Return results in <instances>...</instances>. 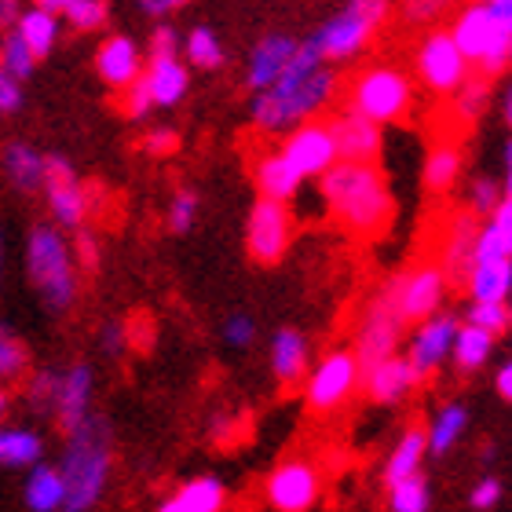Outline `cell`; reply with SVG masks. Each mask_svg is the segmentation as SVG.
Masks as SVG:
<instances>
[{
  "label": "cell",
  "instance_id": "6da1fadb",
  "mask_svg": "<svg viewBox=\"0 0 512 512\" xmlns=\"http://www.w3.org/2000/svg\"><path fill=\"white\" fill-rule=\"evenodd\" d=\"M330 216L355 238H374L392 224L395 202L377 161H337L319 176Z\"/></svg>",
  "mask_w": 512,
  "mask_h": 512
},
{
  "label": "cell",
  "instance_id": "7a4b0ae2",
  "mask_svg": "<svg viewBox=\"0 0 512 512\" xmlns=\"http://www.w3.org/2000/svg\"><path fill=\"white\" fill-rule=\"evenodd\" d=\"M114 443H110V425L103 417L88 414L74 432H66L63 450V512H88L96 509L110 483V465H114Z\"/></svg>",
  "mask_w": 512,
  "mask_h": 512
},
{
  "label": "cell",
  "instance_id": "3957f363",
  "mask_svg": "<svg viewBox=\"0 0 512 512\" xmlns=\"http://www.w3.org/2000/svg\"><path fill=\"white\" fill-rule=\"evenodd\" d=\"M450 41L458 44V52L465 55V63L476 66V74L494 81L509 70L512 59V22L494 19V11L487 4H465L458 8L454 22H450Z\"/></svg>",
  "mask_w": 512,
  "mask_h": 512
},
{
  "label": "cell",
  "instance_id": "277c9868",
  "mask_svg": "<svg viewBox=\"0 0 512 512\" xmlns=\"http://www.w3.org/2000/svg\"><path fill=\"white\" fill-rule=\"evenodd\" d=\"M26 275L52 311H66L77 300V267L70 242L59 227H33L26 238Z\"/></svg>",
  "mask_w": 512,
  "mask_h": 512
},
{
  "label": "cell",
  "instance_id": "5b68a950",
  "mask_svg": "<svg viewBox=\"0 0 512 512\" xmlns=\"http://www.w3.org/2000/svg\"><path fill=\"white\" fill-rule=\"evenodd\" d=\"M337 92V74L333 70H315L308 81L293 88H264L253 99V121L267 132H289L319 114Z\"/></svg>",
  "mask_w": 512,
  "mask_h": 512
},
{
  "label": "cell",
  "instance_id": "8992f818",
  "mask_svg": "<svg viewBox=\"0 0 512 512\" xmlns=\"http://www.w3.org/2000/svg\"><path fill=\"white\" fill-rule=\"evenodd\" d=\"M403 311H399V275L384 278V286L374 293V300L366 304L363 319H359V330H355V366H359V377L366 370H374L377 363L392 359L399 341H403Z\"/></svg>",
  "mask_w": 512,
  "mask_h": 512
},
{
  "label": "cell",
  "instance_id": "52a82bcc",
  "mask_svg": "<svg viewBox=\"0 0 512 512\" xmlns=\"http://www.w3.org/2000/svg\"><path fill=\"white\" fill-rule=\"evenodd\" d=\"M414 103V85L399 66H366L352 77L348 85V107L359 118L374 121V125H392L410 114Z\"/></svg>",
  "mask_w": 512,
  "mask_h": 512
},
{
  "label": "cell",
  "instance_id": "ba28073f",
  "mask_svg": "<svg viewBox=\"0 0 512 512\" xmlns=\"http://www.w3.org/2000/svg\"><path fill=\"white\" fill-rule=\"evenodd\" d=\"M392 8H395V0H352L341 15H333L330 22H322L311 41H315L322 59H333V63L355 59V55L370 44V37L388 22Z\"/></svg>",
  "mask_w": 512,
  "mask_h": 512
},
{
  "label": "cell",
  "instance_id": "9c48e42d",
  "mask_svg": "<svg viewBox=\"0 0 512 512\" xmlns=\"http://www.w3.org/2000/svg\"><path fill=\"white\" fill-rule=\"evenodd\" d=\"M41 187H44V194H48L55 224L63 227V231L85 227L88 209H92V187H85V183L77 180V172L70 161L59 158V154H44Z\"/></svg>",
  "mask_w": 512,
  "mask_h": 512
},
{
  "label": "cell",
  "instance_id": "30bf717a",
  "mask_svg": "<svg viewBox=\"0 0 512 512\" xmlns=\"http://www.w3.org/2000/svg\"><path fill=\"white\" fill-rule=\"evenodd\" d=\"M417 77L428 92L436 96H454L465 77H469V63L458 52V44L450 41L447 30L425 33V41L417 44Z\"/></svg>",
  "mask_w": 512,
  "mask_h": 512
},
{
  "label": "cell",
  "instance_id": "8fae6325",
  "mask_svg": "<svg viewBox=\"0 0 512 512\" xmlns=\"http://www.w3.org/2000/svg\"><path fill=\"white\" fill-rule=\"evenodd\" d=\"M289 242H293V213H289V205L260 198L246 224V246L253 253V260L256 264H278L286 256Z\"/></svg>",
  "mask_w": 512,
  "mask_h": 512
},
{
  "label": "cell",
  "instance_id": "7c38bea8",
  "mask_svg": "<svg viewBox=\"0 0 512 512\" xmlns=\"http://www.w3.org/2000/svg\"><path fill=\"white\" fill-rule=\"evenodd\" d=\"M322 476L319 469L304 458L282 461L271 476H267V502L275 512H308L319 502Z\"/></svg>",
  "mask_w": 512,
  "mask_h": 512
},
{
  "label": "cell",
  "instance_id": "4fadbf2b",
  "mask_svg": "<svg viewBox=\"0 0 512 512\" xmlns=\"http://www.w3.org/2000/svg\"><path fill=\"white\" fill-rule=\"evenodd\" d=\"M355 384H359V366H355V355L348 348L322 355L308 377V406L319 414L337 410L355 392Z\"/></svg>",
  "mask_w": 512,
  "mask_h": 512
},
{
  "label": "cell",
  "instance_id": "5bb4252c",
  "mask_svg": "<svg viewBox=\"0 0 512 512\" xmlns=\"http://www.w3.org/2000/svg\"><path fill=\"white\" fill-rule=\"evenodd\" d=\"M278 154H282V158H286L289 165L304 176V180H311V176L319 180L322 172L337 165V150H333V139H330L326 121H304V125L289 128L286 143H282Z\"/></svg>",
  "mask_w": 512,
  "mask_h": 512
},
{
  "label": "cell",
  "instance_id": "9a60e30c",
  "mask_svg": "<svg viewBox=\"0 0 512 512\" xmlns=\"http://www.w3.org/2000/svg\"><path fill=\"white\" fill-rule=\"evenodd\" d=\"M458 315L450 311H436L432 319H425L417 326L414 341H410V352L403 355L406 363L414 366L417 381L432 377L443 366V359L450 355V344H454V333H458Z\"/></svg>",
  "mask_w": 512,
  "mask_h": 512
},
{
  "label": "cell",
  "instance_id": "2e32d148",
  "mask_svg": "<svg viewBox=\"0 0 512 512\" xmlns=\"http://www.w3.org/2000/svg\"><path fill=\"white\" fill-rule=\"evenodd\" d=\"M443 293H447V278H443L439 264L399 271V311H403V322L432 319L439 304H443Z\"/></svg>",
  "mask_w": 512,
  "mask_h": 512
},
{
  "label": "cell",
  "instance_id": "e0dca14e",
  "mask_svg": "<svg viewBox=\"0 0 512 512\" xmlns=\"http://www.w3.org/2000/svg\"><path fill=\"white\" fill-rule=\"evenodd\" d=\"M326 128H330L337 161H377V154H381V143H384L381 125L359 118L352 110H337L326 121Z\"/></svg>",
  "mask_w": 512,
  "mask_h": 512
},
{
  "label": "cell",
  "instance_id": "ac0fdd59",
  "mask_svg": "<svg viewBox=\"0 0 512 512\" xmlns=\"http://www.w3.org/2000/svg\"><path fill=\"white\" fill-rule=\"evenodd\" d=\"M476 231H480V224L469 209L450 216L447 231H443V246H439V271L447 282L465 286V275L472 267V249H476Z\"/></svg>",
  "mask_w": 512,
  "mask_h": 512
},
{
  "label": "cell",
  "instance_id": "d6986e66",
  "mask_svg": "<svg viewBox=\"0 0 512 512\" xmlns=\"http://www.w3.org/2000/svg\"><path fill=\"white\" fill-rule=\"evenodd\" d=\"M88 406H92V370L85 363H77L66 374H59V392H55L52 414L63 432H74L88 417Z\"/></svg>",
  "mask_w": 512,
  "mask_h": 512
},
{
  "label": "cell",
  "instance_id": "ffe728a7",
  "mask_svg": "<svg viewBox=\"0 0 512 512\" xmlns=\"http://www.w3.org/2000/svg\"><path fill=\"white\" fill-rule=\"evenodd\" d=\"M297 52V41L293 37H286V33H267V37H260L256 41V48L249 52V70H246V81L249 88H256V92H264V88H271L282 77V70H286L289 55Z\"/></svg>",
  "mask_w": 512,
  "mask_h": 512
},
{
  "label": "cell",
  "instance_id": "44dd1931",
  "mask_svg": "<svg viewBox=\"0 0 512 512\" xmlns=\"http://www.w3.org/2000/svg\"><path fill=\"white\" fill-rule=\"evenodd\" d=\"M96 70L110 88H128L139 74H143V52L136 48L132 37L114 33V37H107V41L99 44Z\"/></svg>",
  "mask_w": 512,
  "mask_h": 512
},
{
  "label": "cell",
  "instance_id": "7402d4cb",
  "mask_svg": "<svg viewBox=\"0 0 512 512\" xmlns=\"http://www.w3.org/2000/svg\"><path fill=\"white\" fill-rule=\"evenodd\" d=\"M359 381L366 384V392H370V399H374V403L392 406V403H399V399H406V395L414 392L417 374H414V366L406 363L403 355H392V359L377 363L374 370H366Z\"/></svg>",
  "mask_w": 512,
  "mask_h": 512
},
{
  "label": "cell",
  "instance_id": "603a6c76",
  "mask_svg": "<svg viewBox=\"0 0 512 512\" xmlns=\"http://www.w3.org/2000/svg\"><path fill=\"white\" fill-rule=\"evenodd\" d=\"M253 180H256V191H260V198H267V202H293L300 194V187H304V176H300L293 165H289L282 154H264V158H256L253 165Z\"/></svg>",
  "mask_w": 512,
  "mask_h": 512
},
{
  "label": "cell",
  "instance_id": "cb8c5ba5",
  "mask_svg": "<svg viewBox=\"0 0 512 512\" xmlns=\"http://www.w3.org/2000/svg\"><path fill=\"white\" fill-rule=\"evenodd\" d=\"M227 502V487L216 476H194L172 491L158 512H220Z\"/></svg>",
  "mask_w": 512,
  "mask_h": 512
},
{
  "label": "cell",
  "instance_id": "d4e9b609",
  "mask_svg": "<svg viewBox=\"0 0 512 512\" xmlns=\"http://www.w3.org/2000/svg\"><path fill=\"white\" fill-rule=\"evenodd\" d=\"M271 370L282 384H297L308 377V341L297 330H278L271 337Z\"/></svg>",
  "mask_w": 512,
  "mask_h": 512
},
{
  "label": "cell",
  "instance_id": "484cf974",
  "mask_svg": "<svg viewBox=\"0 0 512 512\" xmlns=\"http://www.w3.org/2000/svg\"><path fill=\"white\" fill-rule=\"evenodd\" d=\"M143 77H147L154 107H176V103L187 96V85H191L187 66H183L180 59H150V70Z\"/></svg>",
  "mask_w": 512,
  "mask_h": 512
},
{
  "label": "cell",
  "instance_id": "4316f807",
  "mask_svg": "<svg viewBox=\"0 0 512 512\" xmlns=\"http://www.w3.org/2000/svg\"><path fill=\"white\" fill-rule=\"evenodd\" d=\"M465 289L480 304H505L512 293V260L509 264H472L465 275Z\"/></svg>",
  "mask_w": 512,
  "mask_h": 512
},
{
  "label": "cell",
  "instance_id": "83f0119b",
  "mask_svg": "<svg viewBox=\"0 0 512 512\" xmlns=\"http://www.w3.org/2000/svg\"><path fill=\"white\" fill-rule=\"evenodd\" d=\"M15 33L22 37V44L30 48L33 59H44V55L52 52L55 41H59V15L44 8H22L19 22H15Z\"/></svg>",
  "mask_w": 512,
  "mask_h": 512
},
{
  "label": "cell",
  "instance_id": "f1b7e54d",
  "mask_svg": "<svg viewBox=\"0 0 512 512\" xmlns=\"http://www.w3.org/2000/svg\"><path fill=\"white\" fill-rule=\"evenodd\" d=\"M428 447H425V432L421 428H406L403 436H399V443H395V450L388 454V461H384V483L392 487V483L406 480V476H414V472H421V461H425Z\"/></svg>",
  "mask_w": 512,
  "mask_h": 512
},
{
  "label": "cell",
  "instance_id": "f546056e",
  "mask_svg": "<svg viewBox=\"0 0 512 512\" xmlns=\"http://www.w3.org/2000/svg\"><path fill=\"white\" fill-rule=\"evenodd\" d=\"M44 443L30 428H0V469H33L41 465Z\"/></svg>",
  "mask_w": 512,
  "mask_h": 512
},
{
  "label": "cell",
  "instance_id": "4dcf8cb0",
  "mask_svg": "<svg viewBox=\"0 0 512 512\" xmlns=\"http://www.w3.org/2000/svg\"><path fill=\"white\" fill-rule=\"evenodd\" d=\"M461 165H465V154H461L458 143H450V139L447 143H436L425 158V187L432 194L450 191L461 176Z\"/></svg>",
  "mask_w": 512,
  "mask_h": 512
},
{
  "label": "cell",
  "instance_id": "1f68e13d",
  "mask_svg": "<svg viewBox=\"0 0 512 512\" xmlns=\"http://www.w3.org/2000/svg\"><path fill=\"white\" fill-rule=\"evenodd\" d=\"M494 344H498V337H491L487 330H476V326L465 322V326H458V333H454L450 355H454L458 370L472 374V370H480V366L494 355Z\"/></svg>",
  "mask_w": 512,
  "mask_h": 512
},
{
  "label": "cell",
  "instance_id": "d6a6232c",
  "mask_svg": "<svg viewBox=\"0 0 512 512\" xmlns=\"http://www.w3.org/2000/svg\"><path fill=\"white\" fill-rule=\"evenodd\" d=\"M4 172H8V180L19 187V191H33V187H41V176H44V154L41 150H33L30 143H8L4 150Z\"/></svg>",
  "mask_w": 512,
  "mask_h": 512
},
{
  "label": "cell",
  "instance_id": "836d02e7",
  "mask_svg": "<svg viewBox=\"0 0 512 512\" xmlns=\"http://www.w3.org/2000/svg\"><path fill=\"white\" fill-rule=\"evenodd\" d=\"M63 476L52 465H33L30 480H26V505L33 512H59L63 509Z\"/></svg>",
  "mask_w": 512,
  "mask_h": 512
},
{
  "label": "cell",
  "instance_id": "e575fe53",
  "mask_svg": "<svg viewBox=\"0 0 512 512\" xmlns=\"http://www.w3.org/2000/svg\"><path fill=\"white\" fill-rule=\"evenodd\" d=\"M465 425H469V410L461 403H450L443 406L436 414V421H432V428L425 432V447L428 454H436V458H443L454 443L461 439V432H465Z\"/></svg>",
  "mask_w": 512,
  "mask_h": 512
},
{
  "label": "cell",
  "instance_id": "d590c367",
  "mask_svg": "<svg viewBox=\"0 0 512 512\" xmlns=\"http://www.w3.org/2000/svg\"><path fill=\"white\" fill-rule=\"evenodd\" d=\"M388 505H392V512H428L432 509V487L421 472H414V476L388 487Z\"/></svg>",
  "mask_w": 512,
  "mask_h": 512
},
{
  "label": "cell",
  "instance_id": "8d00e7d4",
  "mask_svg": "<svg viewBox=\"0 0 512 512\" xmlns=\"http://www.w3.org/2000/svg\"><path fill=\"white\" fill-rule=\"evenodd\" d=\"M487 103H491V81L480 74L465 77V85L454 92V114H458L461 125H476Z\"/></svg>",
  "mask_w": 512,
  "mask_h": 512
},
{
  "label": "cell",
  "instance_id": "74e56055",
  "mask_svg": "<svg viewBox=\"0 0 512 512\" xmlns=\"http://www.w3.org/2000/svg\"><path fill=\"white\" fill-rule=\"evenodd\" d=\"M41 8L52 11V15L63 11L77 30H99L107 22V0H44Z\"/></svg>",
  "mask_w": 512,
  "mask_h": 512
},
{
  "label": "cell",
  "instance_id": "f35d334b",
  "mask_svg": "<svg viewBox=\"0 0 512 512\" xmlns=\"http://www.w3.org/2000/svg\"><path fill=\"white\" fill-rule=\"evenodd\" d=\"M512 260V231L494 227L491 220L476 231V249H472V264H509Z\"/></svg>",
  "mask_w": 512,
  "mask_h": 512
},
{
  "label": "cell",
  "instance_id": "ab89813d",
  "mask_svg": "<svg viewBox=\"0 0 512 512\" xmlns=\"http://www.w3.org/2000/svg\"><path fill=\"white\" fill-rule=\"evenodd\" d=\"M183 52H187V63L198 66V70H216L224 63V48H220V37H216L209 26H194L183 41Z\"/></svg>",
  "mask_w": 512,
  "mask_h": 512
},
{
  "label": "cell",
  "instance_id": "60d3db41",
  "mask_svg": "<svg viewBox=\"0 0 512 512\" xmlns=\"http://www.w3.org/2000/svg\"><path fill=\"white\" fill-rule=\"evenodd\" d=\"M33 66H37V59L30 55V48L22 44V37L15 30H8L4 37H0V70L4 74H11L15 81H26V77H33Z\"/></svg>",
  "mask_w": 512,
  "mask_h": 512
},
{
  "label": "cell",
  "instance_id": "b9f144b4",
  "mask_svg": "<svg viewBox=\"0 0 512 512\" xmlns=\"http://www.w3.org/2000/svg\"><path fill=\"white\" fill-rule=\"evenodd\" d=\"M30 370V352H26V344L8 330V326H0V381H19L22 374Z\"/></svg>",
  "mask_w": 512,
  "mask_h": 512
},
{
  "label": "cell",
  "instance_id": "7bdbcfd3",
  "mask_svg": "<svg viewBox=\"0 0 512 512\" xmlns=\"http://www.w3.org/2000/svg\"><path fill=\"white\" fill-rule=\"evenodd\" d=\"M465 319H469V326H476V330H487L491 337H502V333H509L512 311H509V304H480V300H472Z\"/></svg>",
  "mask_w": 512,
  "mask_h": 512
},
{
  "label": "cell",
  "instance_id": "ee69618b",
  "mask_svg": "<svg viewBox=\"0 0 512 512\" xmlns=\"http://www.w3.org/2000/svg\"><path fill=\"white\" fill-rule=\"evenodd\" d=\"M454 8H458V0H399V11L410 26H436Z\"/></svg>",
  "mask_w": 512,
  "mask_h": 512
},
{
  "label": "cell",
  "instance_id": "f6af8a7d",
  "mask_svg": "<svg viewBox=\"0 0 512 512\" xmlns=\"http://www.w3.org/2000/svg\"><path fill=\"white\" fill-rule=\"evenodd\" d=\"M198 220V194L194 191H176L169 202V231L176 235H187Z\"/></svg>",
  "mask_w": 512,
  "mask_h": 512
},
{
  "label": "cell",
  "instance_id": "bcb514c9",
  "mask_svg": "<svg viewBox=\"0 0 512 512\" xmlns=\"http://www.w3.org/2000/svg\"><path fill=\"white\" fill-rule=\"evenodd\" d=\"M70 256H74V267L81 271H96L99 267V242H96V231L92 227H77L74 231V242H70Z\"/></svg>",
  "mask_w": 512,
  "mask_h": 512
},
{
  "label": "cell",
  "instance_id": "7dc6e473",
  "mask_svg": "<svg viewBox=\"0 0 512 512\" xmlns=\"http://www.w3.org/2000/svg\"><path fill=\"white\" fill-rule=\"evenodd\" d=\"M55 392H59V374L55 370H37L26 384V399H30L37 410H48L52 414V403H55Z\"/></svg>",
  "mask_w": 512,
  "mask_h": 512
},
{
  "label": "cell",
  "instance_id": "c3c4849f",
  "mask_svg": "<svg viewBox=\"0 0 512 512\" xmlns=\"http://www.w3.org/2000/svg\"><path fill=\"white\" fill-rule=\"evenodd\" d=\"M502 194H509V187L502 191V183L491 180V176H480V180H472V187H469V202H472V209H469V213L491 216L494 205L502 202Z\"/></svg>",
  "mask_w": 512,
  "mask_h": 512
},
{
  "label": "cell",
  "instance_id": "681fc988",
  "mask_svg": "<svg viewBox=\"0 0 512 512\" xmlns=\"http://www.w3.org/2000/svg\"><path fill=\"white\" fill-rule=\"evenodd\" d=\"M121 96H125L128 118H136V121L147 118L150 107H154V99H150V88H147V77H143V74H139L128 88H121Z\"/></svg>",
  "mask_w": 512,
  "mask_h": 512
},
{
  "label": "cell",
  "instance_id": "f907efd6",
  "mask_svg": "<svg viewBox=\"0 0 512 512\" xmlns=\"http://www.w3.org/2000/svg\"><path fill=\"white\" fill-rule=\"evenodd\" d=\"M143 150L147 154H154V158H165V154H172V150H180V132L169 125L161 128H150L147 139H143Z\"/></svg>",
  "mask_w": 512,
  "mask_h": 512
},
{
  "label": "cell",
  "instance_id": "816d5d0a",
  "mask_svg": "<svg viewBox=\"0 0 512 512\" xmlns=\"http://www.w3.org/2000/svg\"><path fill=\"white\" fill-rule=\"evenodd\" d=\"M224 341L231 344V348H249V344L256 341V322L249 319V315H231V319L224 322Z\"/></svg>",
  "mask_w": 512,
  "mask_h": 512
},
{
  "label": "cell",
  "instance_id": "f5cc1de1",
  "mask_svg": "<svg viewBox=\"0 0 512 512\" xmlns=\"http://www.w3.org/2000/svg\"><path fill=\"white\" fill-rule=\"evenodd\" d=\"M469 502H472V509H480V512L494 509V505L502 502V480H498V476H483V480L472 487Z\"/></svg>",
  "mask_w": 512,
  "mask_h": 512
},
{
  "label": "cell",
  "instance_id": "db71d44e",
  "mask_svg": "<svg viewBox=\"0 0 512 512\" xmlns=\"http://www.w3.org/2000/svg\"><path fill=\"white\" fill-rule=\"evenodd\" d=\"M180 55V33L172 26H158L150 37V59H176Z\"/></svg>",
  "mask_w": 512,
  "mask_h": 512
},
{
  "label": "cell",
  "instance_id": "11a10c76",
  "mask_svg": "<svg viewBox=\"0 0 512 512\" xmlns=\"http://www.w3.org/2000/svg\"><path fill=\"white\" fill-rule=\"evenodd\" d=\"M22 110V85L11 74L0 70V118H11Z\"/></svg>",
  "mask_w": 512,
  "mask_h": 512
},
{
  "label": "cell",
  "instance_id": "9f6ffc18",
  "mask_svg": "<svg viewBox=\"0 0 512 512\" xmlns=\"http://www.w3.org/2000/svg\"><path fill=\"white\" fill-rule=\"evenodd\" d=\"M99 344H103V352L107 355H121L128 344V330L121 326V322H107L103 333H99Z\"/></svg>",
  "mask_w": 512,
  "mask_h": 512
},
{
  "label": "cell",
  "instance_id": "6f0895ef",
  "mask_svg": "<svg viewBox=\"0 0 512 512\" xmlns=\"http://www.w3.org/2000/svg\"><path fill=\"white\" fill-rule=\"evenodd\" d=\"M209 436H213L216 443H231V439L238 436V417L216 414L213 421H209Z\"/></svg>",
  "mask_w": 512,
  "mask_h": 512
},
{
  "label": "cell",
  "instance_id": "680465c9",
  "mask_svg": "<svg viewBox=\"0 0 512 512\" xmlns=\"http://www.w3.org/2000/svg\"><path fill=\"white\" fill-rule=\"evenodd\" d=\"M22 15V0H0V30H15V22Z\"/></svg>",
  "mask_w": 512,
  "mask_h": 512
},
{
  "label": "cell",
  "instance_id": "91938a15",
  "mask_svg": "<svg viewBox=\"0 0 512 512\" xmlns=\"http://www.w3.org/2000/svg\"><path fill=\"white\" fill-rule=\"evenodd\" d=\"M494 384H498V395H502V399H512V366L509 363H505L502 370H498Z\"/></svg>",
  "mask_w": 512,
  "mask_h": 512
},
{
  "label": "cell",
  "instance_id": "94428289",
  "mask_svg": "<svg viewBox=\"0 0 512 512\" xmlns=\"http://www.w3.org/2000/svg\"><path fill=\"white\" fill-rule=\"evenodd\" d=\"M183 0H143V8L150 11V15H165V11L180 8Z\"/></svg>",
  "mask_w": 512,
  "mask_h": 512
},
{
  "label": "cell",
  "instance_id": "6125c7cd",
  "mask_svg": "<svg viewBox=\"0 0 512 512\" xmlns=\"http://www.w3.org/2000/svg\"><path fill=\"white\" fill-rule=\"evenodd\" d=\"M4 414H8V392L0 388V421H4Z\"/></svg>",
  "mask_w": 512,
  "mask_h": 512
},
{
  "label": "cell",
  "instance_id": "be15d7a7",
  "mask_svg": "<svg viewBox=\"0 0 512 512\" xmlns=\"http://www.w3.org/2000/svg\"><path fill=\"white\" fill-rule=\"evenodd\" d=\"M0 267H4V238H0Z\"/></svg>",
  "mask_w": 512,
  "mask_h": 512
},
{
  "label": "cell",
  "instance_id": "e7e4bbea",
  "mask_svg": "<svg viewBox=\"0 0 512 512\" xmlns=\"http://www.w3.org/2000/svg\"><path fill=\"white\" fill-rule=\"evenodd\" d=\"M33 4H37V8H41V4H44V0H33Z\"/></svg>",
  "mask_w": 512,
  "mask_h": 512
},
{
  "label": "cell",
  "instance_id": "03108f58",
  "mask_svg": "<svg viewBox=\"0 0 512 512\" xmlns=\"http://www.w3.org/2000/svg\"><path fill=\"white\" fill-rule=\"evenodd\" d=\"M476 4H487V0H476Z\"/></svg>",
  "mask_w": 512,
  "mask_h": 512
}]
</instances>
